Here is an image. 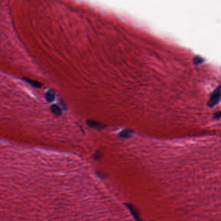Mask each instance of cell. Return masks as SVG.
Listing matches in <instances>:
<instances>
[{
  "label": "cell",
  "instance_id": "cell-1",
  "mask_svg": "<svg viewBox=\"0 0 221 221\" xmlns=\"http://www.w3.org/2000/svg\"><path fill=\"white\" fill-rule=\"evenodd\" d=\"M38 161L25 154H0V221H40Z\"/></svg>",
  "mask_w": 221,
  "mask_h": 221
},
{
  "label": "cell",
  "instance_id": "cell-9",
  "mask_svg": "<svg viewBox=\"0 0 221 221\" xmlns=\"http://www.w3.org/2000/svg\"><path fill=\"white\" fill-rule=\"evenodd\" d=\"M213 117H214L216 119H220V118L221 117V111H219V112L214 113V114H213Z\"/></svg>",
  "mask_w": 221,
  "mask_h": 221
},
{
  "label": "cell",
  "instance_id": "cell-5",
  "mask_svg": "<svg viewBox=\"0 0 221 221\" xmlns=\"http://www.w3.org/2000/svg\"><path fill=\"white\" fill-rule=\"evenodd\" d=\"M51 112L56 116H60L62 114V110L60 109L59 106L56 105H53L51 106Z\"/></svg>",
  "mask_w": 221,
  "mask_h": 221
},
{
  "label": "cell",
  "instance_id": "cell-10",
  "mask_svg": "<svg viewBox=\"0 0 221 221\" xmlns=\"http://www.w3.org/2000/svg\"><path fill=\"white\" fill-rule=\"evenodd\" d=\"M101 156H100V152H97V153H95V155H94V159H99L100 158Z\"/></svg>",
  "mask_w": 221,
  "mask_h": 221
},
{
  "label": "cell",
  "instance_id": "cell-8",
  "mask_svg": "<svg viewBox=\"0 0 221 221\" xmlns=\"http://www.w3.org/2000/svg\"><path fill=\"white\" fill-rule=\"evenodd\" d=\"M193 61L194 64H195V65H199V64L203 63L204 62V59L203 57H201L200 56H195L193 59Z\"/></svg>",
  "mask_w": 221,
  "mask_h": 221
},
{
  "label": "cell",
  "instance_id": "cell-3",
  "mask_svg": "<svg viewBox=\"0 0 221 221\" xmlns=\"http://www.w3.org/2000/svg\"><path fill=\"white\" fill-rule=\"evenodd\" d=\"M87 125H88L89 127H92V128H102L103 127H104V126L102 124L99 123H98V122L94 121H92V120L87 121Z\"/></svg>",
  "mask_w": 221,
  "mask_h": 221
},
{
  "label": "cell",
  "instance_id": "cell-2",
  "mask_svg": "<svg viewBox=\"0 0 221 221\" xmlns=\"http://www.w3.org/2000/svg\"><path fill=\"white\" fill-rule=\"evenodd\" d=\"M221 101V85H220L217 88L211 93L210 97L208 102V105L211 108L218 105Z\"/></svg>",
  "mask_w": 221,
  "mask_h": 221
},
{
  "label": "cell",
  "instance_id": "cell-7",
  "mask_svg": "<svg viewBox=\"0 0 221 221\" xmlns=\"http://www.w3.org/2000/svg\"><path fill=\"white\" fill-rule=\"evenodd\" d=\"M25 81L26 82H27L28 83H29L30 85H31L32 86H34V87H36V88H40L41 86V84L39 82H38L36 81H34V80H32L30 79H24Z\"/></svg>",
  "mask_w": 221,
  "mask_h": 221
},
{
  "label": "cell",
  "instance_id": "cell-6",
  "mask_svg": "<svg viewBox=\"0 0 221 221\" xmlns=\"http://www.w3.org/2000/svg\"><path fill=\"white\" fill-rule=\"evenodd\" d=\"M132 134V131L130 130H124L123 131H122L119 136L121 137V138H130Z\"/></svg>",
  "mask_w": 221,
  "mask_h": 221
},
{
  "label": "cell",
  "instance_id": "cell-4",
  "mask_svg": "<svg viewBox=\"0 0 221 221\" xmlns=\"http://www.w3.org/2000/svg\"><path fill=\"white\" fill-rule=\"evenodd\" d=\"M55 91L52 90H49L45 93V99L48 102H52L55 100Z\"/></svg>",
  "mask_w": 221,
  "mask_h": 221
}]
</instances>
